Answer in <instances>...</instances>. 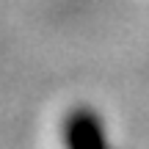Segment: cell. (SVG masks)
Masks as SVG:
<instances>
[{
  "label": "cell",
  "mask_w": 149,
  "mask_h": 149,
  "mask_svg": "<svg viewBox=\"0 0 149 149\" xmlns=\"http://www.w3.org/2000/svg\"><path fill=\"white\" fill-rule=\"evenodd\" d=\"M61 141H64V149H111L105 124L91 108H74L66 113Z\"/></svg>",
  "instance_id": "obj_1"
}]
</instances>
